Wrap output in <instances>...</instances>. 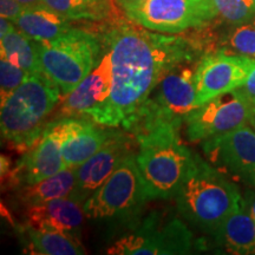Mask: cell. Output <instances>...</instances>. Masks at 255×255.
I'll use <instances>...</instances> for the list:
<instances>
[{
	"instance_id": "18",
	"label": "cell",
	"mask_w": 255,
	"mask_h": 255,
	"mask_svg": "<svg viewBox=\"0 0 255 255\" xmlns=\"http://www.w3.org/2000/svg\"><path fill=\"white\" fill-rule=\"evenodd\" d=\"M76 184V168H65L37 183L24 184L12 190L13 203L21 210L44 205L51 200L69 196Z\"/></svg>"
},
{
	"instance_id": "26",
	"label": "cell",
	"mask_w": 255,
	"mask_h": 255,
	"mask_svg": "<svg viewBox=\"0 0 255 255\" xmlns=\"http://www.w3.org/2000/svg\"><path fill=\"white\" fill-rule=\"evenodd\" d=\"M44 2L68 20H94L91 12L79 0H44Z\"/></svg>"
},
{
	"instance_id": "31",
	"label": "cell",
	"mask_w": 255,
	"mask_h": 255,
	"mask_svg": "<svg viewBox=\"0 0 255 255\" xmlns=\"http://www.w3.org/2000/svg\"><path fill=\"white\" fill-rule=\"evenodd\" d=\"M17 27L15 26V24L13 21L8 20V19H6L4 17H1L0 19V37H5L6 34H8L9 32H12L14 30V28Z\"/></svg>"
},
{
	"instance_id": "30",
	"label": "cell",
	"mask_w": 255,
	"mask_h": 255,
	"mask_svg": "<svg viewBox=\"0 0 255 255\" xmlns=\"http://www.w3.org/2000/svg\"><path fill=\"white\" fill-rule=\"evenodd\" d=\"M245 208L250 213L252 218L255 220V191L248 190L246 191V195L244 197Z\"/></svg>"
},
{
	"instance_id": "1",
	"label": "cell",
	"mask_w": 255,
	"mask_h": 255,
	"mask_svg": "<svg viewBox=\"0 0 255 255\" xmlns=\"http://www.w3.org/2000/svg\"><path fill=\"white\" fill-rule=\"evenodd\" d=\"M111 55L113 87L109 98L89 115L100 126L126 129L169 70L199 58L197 43L181 36L151 33L137 24L111 26L102 40Z\"/></svg>"
},
{
	"instance_id": "3",
	"label": "cell",
	"mask_w": 255,
	"mask_h": 255,
	"mask_svg": "<svg viewBox=\"0 0 255 255\" xmlns=\"http://www.w3.org/2000/svg\"><path fill=\"white\" fill-rule=\"evenodd\" d=\"M60 89L43 72L28 73L25 81L1 102V137L25 154L43 133L46 121L60 101Z\"/></svg>"
},
{
	"instance_id": "10",
	"label": "cell",
	"mask_w": 255,
	"mask_h": 255,
	"mask_svg": "<svg viewBox=\"0 0 255 255\" xmlns=\"http://www.w3.org/2000/svg\"><path fill=\"white\" fill-rule=\"evenodd\" d=\"M123 9L132 23L162 33L205 27L219 15L214 0H142Z\"/></svg>"
},
{
	"instance_id": "27",
	"label": "cell",
	"mask_w": 255,
	"mask_h": 255,
	"mask_svg": "<svg viewBox=\"0 0 255 255\" xmlns=\"http://www.w3.org/2000/svg\"><path fill=\"white\" fill-rule=\"evenodd\" d=\"M91 12L94 20L109 19L116 13L111 0H79Z\"/></svg>"
},
{
	"instance_id": "6",
	"label": "cell",
	"mask_w": 255,
	"mask_h": 255,
	"mask_svg": "<svg viewBox=\"0 0 255 255\" xmlns=\"http://www.w3.org/2000/svg\"><path fill=\"white\" fill-rule=\"evenodd\" d=\"M148 201L150 200L132 152L89 197L83 208L88 220L108 227L132 231L141 223Z\"/></svg>"
},
{
	"instance_id": "23",
	"label": "cell",
	"mask_w": 255,
	"mask_h": 255,
	"mask_svg": "<svg viewBox=\"0 0 255 255\" xmlns=\"http://www.w3.org/2000/svg\"><path fill=\"white\" fill-rule=\"evenodd\" d=\"M227 51L232 55L248 56L255 58V18L238 25L228 34L225 41Z\"/></svg>"
},
{
	"instance_id": "9",
	"label": "cell",
	"mask_w": 255,
	"mask_h": 255,
	"mask_svg": "<svg viewBox=\"0 0 255 255\" xmlns=\"http://www.w3.org/2000/svg\"><path fill=\"white\" fill-rule=\"evenodd\" d=\"M194 235L169 212L155 210L108 248L116 255H174L193 251Z\"/></svg>"
},
{
	"instance_id": "7",
	"label": "cell",
	"mask_w": 255,
	"mask_h": 255,
	"mask_svg": "<svg viewBox=\"0 0 255 255\" xmlns=\"http://www.w3.org/2000/svg\"><path fill=\"white\" fill-rule=\"evenodd\" d=\"M41 71L70 94L101 62L103 44L91 32L71 27L56 39L37 41Z\"/></svg>"
},
{
	"instance_id": "8",
	"label": "cell",
	"mask_w": 255,
	"mask_h": 255,
	"mask_svg": "<svg viewBox=\"0 0 255 255\" xmlns=\"http://www.w3.org/2000/svg\"><path fill=\"white\" fill-rule=\"evenodd\" d=\"M92 120L87 117H63L51 120L40 138L23 154L7 175L1 177L2 190H14L24 184L37 183L65 169L63 143L84 129Z\"/></svg>"
},
{
	"instance_id": "12",
	"label": "cell",
	"mask_w": 255,
	"mask_h": 255,
	"mask_svg": "<svg viewBox=\"0 0 255 255\" xmlns=\"http://www.w3.org/2000/svg\"><path fill=\"white\" fill-rule=\"evenodd\" d=\"M250 103L237 90L194 108L184 121L187 139L203 142L248 123Z\"/></svg>"
},
{
	"instance_id": "15",
	"label": "cell",
	"mask_w": 255,
	"mask_h": 255,
	"mask_svg": "<svg viewBox=\"0 0 255 255\" xmlns=\"http://www.w3.org/2000/svg\"><path fill=\"white\" fill-rule=\"evenodd\" d=\"M111 87L113 63L110 52L105 50L100 64L70 94L63 96L55 119L89 117L92 111L109 98Z\"/></svg>"
},
{
	"instance_id": "4",
	"label": "cell",
	"mask_w": 255,
	"mask_h": 255,
	"mask_svg": "<svg viewBox=\"0 0 255 255\" xmlns=\"http://www.w3.org/2000/svg\"><path fill=\"white\" fill-rule=\"evenodd\" d=\"M181 128L167 126L136 137V162L149 200H169L180 189L194 154L183 144Z\"/></svg>"
},
{
	"instance_id": "28",
	"label": "cell",
	"mask_w": 255,
	"mask_h": 255,
	"mask_svg": "<svg viewBox=\"0 0 255 255\" xmlns=\"http://www.w3.org/2000/svg\"><path fill=\"white\" fill-rule=\"evenodd\" d=\"M25 6H23L17 0H0V14L1 17L11 21H15L21 12L24 11Z\"/></svg>"
},
{
	"instance_id": "19",
	"label": "cell",
	"mask_w": 255,
	"mask_h": 255,
	"mask_svg": "<svg viewBox=\"0 0 255 255\" xmlns=\"http://www.w3.org/2000/svg\"><path fill=\"white\" fill-rule=\"evenodd\" d=\"M25 244V253L40 255H83L85 250L81 239L60 232L46 231L21 225L18 231Z\"/></svg>"
},
{
	"instance_id": "20",
	"label": "cell",
	"mask_w": 255,
	"mask_h": 255,
	"mask_svg": "<svg viewBox=\"0 0 255 255\" xmlns=\"http://www.w3.org/2000/svg\"><path fill=\"white\" fill-rule=\"evenodd\" d=\"M14 24L25 36L36 41L53 40L72 27L68 19L47 6L25 7Z\"/></svg>"
},
{
	"instance_id": "25",
	"label": "cell",
	"mask_w": 255,
	"mask_h": 255,
	"mask_svg": "<svg viewBox=\"0 0 255 255\" xmlns=\"http://www.w3.org/2000/svg\"><path fill=\"white\" fill-rule=\"evenodd\" d=\"M28 73L7 59L1 58L0 62V95L4 102L9 95L25 81Z\"/></svg>"
},
{
	"instance_id": "16",
	"label": "cell",
	"mask_w": 255,
	"mask_h": 255,
	"mask_svg": "<svg viewBox=\"0 0 255 255\" xmlns=\"http://www.w3.org/2000/svg\"><path fill=\"white\" fill-rule=\"evenodd\" d=\"M84 218L83 203L69 195L23 209L21 225L81 239Z\"/></svg>"
},
{
	"instance_id": "13",
	"label": "cell",
	"mask_w": 255,
	"mask_h": 255,
	"mask_svg": "<svg viewBox=\"0 0 255 255\" xmlns=\"http://www.w3.org/2000/svg\"><path fill=\"white\" fill-rule=\"evenodd\" d=\"M255 58L228 52L207 53L196 68V107L240 88L250 75Z\"/></svg>"
},
{
	"instance_id": "5",
	"label": "cell",
	"mask_w": 255,
	"mask_h": 255,
	"mask_svg": "<svg viewBox=\"0 0 255 255\" xmlns=\"http://www.w3.org/2000/svg\"><path fill=\"white\" fill-rule=\"evenodd\" d=\"M199 62L188 58L169 70L123 130L136 138L161 127L182 128L187 115L195 108Z\"/></svg>"
},
{
	"instance_id": "29",
	"label": "cell",
	"mask_w": 255,
	"mask_h": 255,
	"mask_svg": "<svg viewBox=\"0 0 255 255\" xmlns=\"http://www.w3.org/2000/svg\"><path fill=\"white\" fill-rule=\"evenodd\" d=\"M250 104H255V64L240 88L235 89Z\"/></svg>"
},
{
	"instance_id": "33",
	"label": "cell",
	"mask_w": 255,
	"mask_h": 255,
	"mask_svg": "<svg viewBox=\"0 0 255 255\" xmlns=\"http://www.w3.org/2000/svg\"><path fill=\"white\" fill-rule=\"evenodd\" d=\"M248 124L255 130V104L250 105V114H248Z\"/></svg>"
},
{
	"instance_id": "2",
	"label": "cell",
	"mask_w": 255,
	"mask_h": 255,
	"mask_svg": "<svg viewBox=\"0 0 255 255\" xmlns=\"http://www.w3.org/2000/svg\"><path fill=\"white\" fill-rule=\"evenodd\" d=\"M175 199L182 218L208 234L244 207V197L237 184L196 154Z\"/></svg>"
},
{
	"instance_id": "11",
	"label": "cell",
	"mask_w": 255,
	"mask_h": 255,
	"mask_svg": "<svg viewBox=\"0 0 255 255\" xmlns=\"http://www.w3.org/2000/svg\"><path fill=\"white\" fill-rule=\"evenodd\" d=\"M201 143L210 164L255 189V130L248 123Z\"/></svg>"
},
{
	"instance_id": "22",
	"label": "cell",
	"mask_w": 255,
	"mask_h": 255,
	"mask_svg": "<svg viewBox=\"0 0 255 255\" xmlns=\"http://www.w3.org/2000/svg\"><path fill=\"white\" fill-rule=\"evenodd\" d=\"M1 58L7 59L27 73H39L41 66L38 56L37 41L31 39L15 27L1 38Z\"/></svg>"
},
{
	"instance_id": "34",
	"label": "cell",
	"mask_w": 255,
	"mask_h": 255,
	"mask_svg": "<svg viewBox=\"0 0 255 255\" xmlns=\"http://www.w3.org/2000/svg\"><path fill=\"white\" fill-rule=\"evenodd\" d=\"M117 1L120 2V5L122 6V7H124V6L130 5V4H135V2L142 1V0H117Z\"/></svg>"
},
{
	"instance_id": "17",
	"label": "cell",
	"mask_w": 255,
	"mask_h": 255,
	"mask_svg": "<svg viewBox=\"0 0 255 255\" xmlns=\"http://www.w3.org/2000/svg\"><path fill=\"white\" fill-rule=\"evenodd\" d=\"M215 244L223 252L235 255L255 254V220L241 207L213 233Z\"/></svg>"
},
{
	"instance_id": "32",
	"label": "cell",
	"mask_w": 255,
	"mask_h": 255,
	"mask_svg": "<svg viewBox=\"0 0 255 255\" xmlns=\"http://www.w3.org/2000/svg\"><path fill=\"white\" fill-rule=\"evenodd\" d=\"M25 7H41V6H46L44 0H17Z\"/></svg>"
},
{
	"instance_id": "14",
	"label": "cell",
	"mask_w": 255,
	"mask_h": 255,
	"mask_svg": "<svg viewBox=\"0 0 255 255\" xmlns=\"http://www.w3.org/2000/svg\"><path fill=\"white\" fill-rule=\"evenodd\" d=\"M129 132L113 129L103 146L76 168V184L72 193L73 199L84 203L96 190L109 178L128 156L133 152V136Z\"/></svg>"
},
{
	"instance_id": "24",
	"label": "cell",
	"mask_w": 255,
	"mask_h": 255,
	"mask_svg": "<svg viewBox=\"0 0 255 255\" xmlns=\"http://www.w3.org/2000/svg\"><path fill=\"white\" fill-rule=\"evenodd\" d=\"M214 4L227 23L240 25L255 18V0H214Z\"/></svg>"
},
{
	"instance_id": "21",
	"label": "cell",
	"mask_w": 255,
	"mask_h": 255,
	"mask_svg": "<svg viewBox=\"0 0 255 255\" xmlns=\"http://www.w3.org/2000/svg\"><path fill=\"white\" fill-rule=\"evenodd\" d=\"M98 126L91 121L84 129L69 137L63 143L62 155L66 168H78L107 142L113 129H109L110 127Z\"/></svg>"
}]
</instances>
